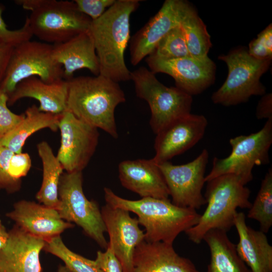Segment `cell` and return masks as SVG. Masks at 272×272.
I'll use <instances>...</instances> for the list:
<instances>
[{"label":"cell","mask_w":272,"mask_h":272,"mask_svg":"<svg viewBox=\"0 0 272 272\" xmlns=\"http://www.w3.org/2000/svg\"><path fill=\"white\" fill-rule=\"evenodd\" d=\"M0 251V272H41L40 253L44 240L32 236L15 225Z\"/></svg>","instance_id":"obj_18"},{"label":"cell","mask_w":272,"mask_h":272,"mask_svg":"<svg viewBox=\"0 0 272 272\" xmlns=\"http://www.w3.org/2000/svg\"><path fill=\"white\" fill-rule=\"evenodd\" d=\"M52 52L54 60L63 67V78L66 81L82 69H88L96 76L99 75V62L88 31L65 42L54 44Z\"/></svg>","instance_id":"obj_22"},{"label":"cell","mask_w":272,"mask_h":272,"mask_svg":"<svg viewBox=\"0 0 272 272\" xmlns=\"http://www.w3.org/2000/svg\"><path fill=\"white\" fill-rule=\"evenodd\" d=\"M209 154L206 149L193 160L182 165L169 161L158 164L172 198V203L184 208L199 209L207 204L202 189Z\"/></svg>","instance_id":"obj_11"},{"label":"cell","mask_w":272,"mask_h":272,"mask_svg":"<svg viewBox=\"0 0 272 272\" xmlns=\"http://www.w3.org/2000/svg\"><path fill=\"white\" fill-rule=\"evenodd\" d=\"M24 114V118L0 140V145L16 154L22 152L26 141L34 132L45 128L56 131L61 113L42 112L33 105Z\"/></svg>","instance_id":"obj_24"},{"label":"cell","mask_w":272,"mask_h":272,"mask_svg":"<svg viewBox=\"0 0 272 272\" xmlns=\"http://www.w3.org/2000/svg\"><path fill=\"white\" fill-rule=\"evenodd\" d=\"M255 115L258 119H272V94L265 93L258 102Z\"/></svg>","instance_id":"obj_38"},{"label":"cell","mask_w":272,"mask_h":272,"mask_svg":"<svg viewBox=\"0 0 272 272\" xmlns=\"http://www.w3.org/2000/svg\"><path fill=\"white\" fill-rule=\"evenodd\" d=\"M140 2L116 0L100 17L91 21L88 29L99 62V75L117 83L130 80L124 52L130 39V17Z\"/></svg>","instance_id":"obj_1"},{"label":"cell","mask_w":272,"mask_h":272,"mask_svg":"<svg viewBox=\"0 0 272 272\" xmlns=\"http://www.w3.org/2000/svg\"><path fill=\"white\" fill-rule=\"evenodd\" d=\"M33 35L54 44L65 42L88 31L91 19L74 1L47 0L27 17Z\"/></svg>","instance_id":"obj_10"},{"label":"cell","mask_w":272,"mask_h":272,"mask_svg":"<svg viewBox=\"0 0 272 272\" xmlns=\"http://www.w3.org/2000/svg\"><path fill=\"white\" fill-rule=\"evenodd\" d=\"M67 81L66 110L117 139L114 111L118 105L125 101L124 93L118 83L100 75L73 77Z\"/></svg>","instance_id":"obj_2"},{"label":"cell","mask_w":272,"mask_h":272,"mask_svg":"<svg viewBox=\"0 0 272 272\" xmlns=\"http://www.w3.org/2000/svg\"><path fill=\"white\" fill-rule=\"evenodd\" d=\"M230 154L225 158L215 157L210 172L205 177L207 182L224 174H233L246 185L253 178L255 166L269 163V151L272 144V119H267L259 131L248 135L231 138Z\"/></svg>","instance_id":"obj_7"},{"label":"cell","mask_w":272,"mask_h":272,"mask_svg":"<svg viewBox=\"0 0 272 272\" xmlns=\"http://www.w3.org/2000/svg\"><path fill=\"white\" fill-rule=\"evenodd\" d=\"M106 232L108 245L119 260L123 272H133L132 257L136 247L145 240V233L138 220L124 209L106 204L101 210Z\"/></svg>","instance_id":"obj_14"},{"label":"cell","mask_w":272,"mask_h":272,"mask_svg":"<svg viewBox=\"0 0 272 272\" xmlns=\"http://www.w3.org/2000/svg\"><path fill=\"white\" fill-rule=\"evenodd\" d=\"M182 0H166L158 13L130 38V62L138 65L150 55L160 40L180 25Z\"/></svg>","instance_id":"obj_17"},{"label":"cell","mask_w":272,"mask_h":272,"mask_svg":"<svg viewBox=\"0 0 272 272\" xmlns=\"http://www.w3.org/2000/svg\"><path fill=\"white\" fill-rule=\"evenodd\" d=\"M4 7L0 4V42L15 47L19 44L30 40L33 36L28 18L20 29L11 30L7 28L2 17Z\"/></svg>","instance_id":"obj_32"},{"label":"cell","mask_w":272,"mask_h":272,"mask_svg":"<svg viewBox=\"0 0 272 272\" xmlns=\"http://www.w3.org/2000/svg\"><path fill=\"white\" fill-rule=\"evenodd\" d=\"M234 226L239 236L236 250L251 272H271L272 246L265 233L248 226L243 212L237 213Z\"/></svg>","instance_id":"obj_23"},{"label":"cell","mask_w":272,"mask_h":272,"mask_svg":"<svg viewBox=\"0 0 272 272\" xmlns=\"http://www.w3.org/2000/svg\"><path fill=\"white\" fill-rule=\"evenodd\" d=\"M6 216L26 233L44 241L74 226L62 219L56 209L26 200L15 203Z\"/></svg>","instance_id":"obj_16"},{"label":"cell","mask_w":272,"mask_h":272,"mask_svg":"<svg viewBox=\"0 0 272 272\" xmlns=\"http://www.w3.org/2000/svg\"><path fill=\"white\" fill-rule=\"evenodd\" d=\"M78 10L92 21L100 17L115 0H75Z\"/></svg>","instance_id":"obj_35"},{"label":"cell","mask_w":272,"mask_h":272,"mask_svg":"<svg viewBox=\"0 0 272 272\" xmlns=\"http://www.w3.org/2000/svg\"><path fill=\"white\" fill-rule=\"evenodd\" d=\"M227 232L212 229L205 235L203 240L211 254L206 272H251L238 255L236 245L229 239Z\"/></svg>","instance_id":"obj_25"},{"label":"cell","mask_w":272,"mask_h":272,"mask_svg":"<svg viewBox=\"0 0 272 272\" xmlns=\"http://www.w3.org/2000/svg\"><path fill=\"white\" fill-rule=\"evenodd\" d=\"M56 209L63 220L74 223L101 248L106 249V232L101 211L95 200L86 197L83 189L82 171L62 174L58 185Z\"/></svg>","instance_id":"obj_8"},{"label":"cell","mask_w":272,"mask_h":272,"mask_svg":"<svg viewBox=\"0 0 272 272\" xmlns=\"http://www.w3.org/2000/svg\"><path fill=\"white\" fill-rule=\"evenodd\" d=\"M137 96L148 103L151 112L150 124L157 134L169 123L190 113L192 96L176 87H167L155 75L142 66L131 72Z\"/></svg>","instance_id":"obj_6"},{"label":"cell","mask_w":272,"mask_h":272,"mask_svg":"<svg viewBox=\"0 0 272 272\" xmlns=\"http://www.w3.org/2000/svg\"><path fill=\"white\" fill-rule=\"evenodd\" d=\"M58 129L61 140L57 159L66 172L82 171L96 150L98 128L66 110L61 113Z\"/></svg>","instance_id":"obj_12"},{"label":"cell","mask_w":272,"mask_h":272,"mask_svg":"<svg viewBox=\"0 0 272 272\" xmlns=\"http://www.w3.org/2000/svg\"><path fill=\"white\" fill-rule=\"evenodd\" d=\"M95 261L103 272H123L119 260L108 245L104 252L97 251Z\"/></svg>","instance_id":"obj_37"},{"label":"cell","mask_w":272,"mask_h":272,"mask_svg":"<svg viewBox=\"0 0 272 272\" xmlns=\"http://www.w3.org/2000/svg\"><path fill=\"white\" fill-rule=\"evenodd\" d=\"M218 59L226 63L228 74L224 84L212 95L214 104L236 105L246 102L252 96L265 94L266 88L260 78L268 69L271 60L256 59L243 47L220 55Z\"/></svg>","instance_id":"obj_5"},{"label":"cell","mask_w":272,"mask_h":272,"mask_svg":"<svg viewBox=\"0 0 272 272\" xmlns=\"http://www.w3.org/2000/svg\"><path fill=\"white\" fill-rule=\"evenodd\" d=\"M106 204L134 213L145 229V240L173 244L182 232L195 225L200 218L195 210L177 207L169 199L152 197L129 200L104 187Z\"/></svg>","instance_id":"obj_3"},{"label":"cell","mask_w":272,"mask_h":272,"mask_svg":"<svg viewBox=\"0 0 272 272\" xmlns=\"http://www.w3.org/2000/svg\"><path fill=\"white\" fill-rule=\"evenodd\" d=\"M9 232L0 220V251L6 245L9 238Z\"/></svg>","instance_id":"obj_41"},{"label":"cell","mask_w":272,"mask_h":272,"mask_svg":"<svg viewBox=\"0 0 272 272\" xmlns=\"http://www.w3.org/2000/svg\"><path fill=\"white\" fill-rule=\"evenodd\" d=\"M14 154L0 145V190H5L9 193L18 191L21 187V180L13 178L9 173V162Z\"/></svg>","instance_id":"obj_33"},{"label":"cell","mask_w":272,"mask_h":272,"mask_svg":"<svg viewBox=\"0 0 272 272\" xmlns=\"http://www.w3.org/2000/svg\"><path fill=\"white\" fill-rule=\"evenodd\" d=\"M13 48L0 42V84L4 77Z\"/></svg>","instance_id":"obj_39"},{"label":"cell","mask_w":272,"mask_h":272,"mask_svg":"<svg viewBox=\"0 0 272 272\" xmlns=\"http://www.w3.org/2000/svg\"><path fill=\"white\" fill-rule=\"evenodd\" d=\"M37 148L42 161L43 174L41 186L36 198L42 205L56 210L59 203V182L63 169L47 142H41Z\"/></svg>","instance_id":"obj_26"},{"label":"cell","mask_w":272,"mask_h":272,"mask_svg":"<svg viewBox=\"0 0 272 272\" xmlns=\"http://www.w3.org/2000/svg\"><path fill=\"white\" fill-rule=\"evenodd\" d=\"M247 217L260 225V230L267 233L272 226V169L270 168L261 181L256 198L249 209Z\"/></svg>","instance_id":"obj_28"},{"label":"cell","mask_w":272,"mask_h":272,"mask_svg":"<svg viewBox=\"0 0 272 272\" xmlns=\"http://www.w3.org/2000/svg\"><path fill=\"white\" fill-rule=\"evenodd\" d=\"M182 28L190 56L204 58L212 46L207 27L196 11L187 2L182 1L180 13Z\"/></svg>","instance_id":"obj_27"},{"label":"cell","mask_w":272,"mask_h":272,"mask_svg":"<svg viewBox=\"0 0 272 272\" xmlns=\"http://www.w3.org/2000/svg\"><path fill=\"white\" fill-rule=\"evenodd\" d=\"M31 167V160L26 153H14L9 162V173L11 176L17 180L25 176Z\"/></svg>","instance_id":"obj_36"},{"label":"cell","mask_w":272,"mask_h":272,"mask_svg":"<svg viewBox=\"0 0 272 272\" xmlns=\"http://www.w3.org/2000/svg\"><path fill=\"white\" fill-rule=\"evenodd\" d=\"M58 272H72L65 265H60L58 268Z\"/></svg>","instance_id":"obj_42"},{"label":"cell","mask_w":272,"mask_h":272,"mask_svg":"<svg viewBox=\"0 0 272 272\" xmlns=\"http://www.w3.org/2000/svg\"><path fill=\"white\" fill-rule=\"evenodd\" d=\"M47 0H18L15 3L31 12L43 6Z\"/></svg>","instance_id":"obj_40"},{"label":"cell","mask_w":272,"mask_h":272,"mask_svg":"<svg viewBox=\"0 0 272 272\" xmlns=\"http://www.w3.org/2000/svg\"><path fill=\"white\" fill-rule=\"evenodd\" d=\"M146 62L153 73H161L171 76L176 87L191 96L200 94L215 81L216 65L208 56L163 59L148 55Z\"/></svg>","instance_id":"obj_13"},{"label":"cell","mask_w":272,"mask_h":272,"mask_svg":"<svg viewBox=\"0 0 272 272\" xmlns=\"http://www.w3.org/2000/svg\"><path fill=\"white\" fill-rule=\"evenodd\" d=\"M163 59H173L190 56L184 33L179 26L169 31L149 55Z\"/></svg>","instance_id":"obj_30"},{"label":"cell","mask_w":272,"mask_h":272,"mask_svg":"<svg viewBox=\"0 0 272 272\" xmlns=\"http://www.w3.org/2000/svg\"><path fill=\"white\" fill-rule=\"evenodd\" d=\"M205 194L207 207L197 223L184 232L192 242L199 244L212 229L228 232L234 226L237 209H249L250 190L233 174H224L208 181Z\"/></svg>","instance_id":"obj_4"},{"label":"cell","mask_w":272,"mask_h":272,"mask_svg":"<svg viewBox=\"0 0 272 272\" xmlns=\"http://www.w3.org/2000/svg\"><path fill=\"white\" fill-rule=\"evenodd\" d=\"M133 272H199L188 258L180 256L173 244L147 242L135 248Z\"/></svg>","instance_id":"obj_20"},{"label":"cell","mask_w":272,"mask_h":272,"mask_svg":"<svg viewBox=\"0 0 272 272\" xmlns=\"http://www.w3.org/2000/svg\"><path fill=\"white\" fill-rule=\"evenodd\" d=\"M68 83L61 79L46 83L33 76L19 82L13 92L8 96V105H12L23 98H31L40 103V111L61 114L67 109Z\"/></svg>","instance_id":"obj_21"},{"label":"cell","mask_w":272,"mask_h":272,"mask_svg":"<svg viewBox=\"0 0 272 272\" xmlns=\"http://www.w3.org/2000/svg\"><path fill=\"white\" fill-rule=\"evenodd\" d=\"M207 125L205 116L191 113L169 123L156 134L153 160L159 164L190 149L202 139Z\"/></svg>","instance_id":"obj_15"},{"label":"cell","mask_w":272,"mask_h":272,"mask_svg":"<svg viewBox=\"0 0 272 272\" xmlns=\"http://www.w3.org/2000/svg\"><path fill=\"white\" fill-rule=\"evenodd\" d=\"M8 95L0 90V140L13 129L25 117V114H17L8 107Z\"/></svg>","instance_id":"obj_34"},{"label":"cell","mask_w":272,"mask_h":272,"mask_svg":"<svg viewBox=\"0 0 272 272\" xmlns=\"http://www.w3.org/2000/svg\"><path fill=\"white\" fill-rule=\"evenodd\" d=\"M45 242L43 249L62 260L72 272H103L95 260L85 258L68 248L60 236Z\"/></svg>","instance_id":"obj_29"},{"label":"cell","mask_w":272,"mask_h":272,"mask_svg":"<svg viewBox=\"0 0 272 272\" xmlns=\"http://www.w3.org/2000/svg\"><path fill=\"white\" fill-rule=\"evenodd\" d=\"M52 50L53 45L30 40L14 47L0 90L8 96L19 82L33 76L46 83L63 79V69Z\"/></svg>","instance_id":"obj_9"},{"label":"cell","mask_w":272,"mask_h":272,"mask_svg":"<svg viewBox=\"0 0 272 272\" xmlns=\"http://www.w3.org/2000/svg\"><path fill=\"white\" fill-rule=\"evenodd\" d=\"M248 52L251 56L257 59H272L271 23L249 43Z\"/></svg>","instance_id":"obj_31"},{"label":"cell","mask_w":272,"mask_h":272,"mask_svg":"<svg viewBox=\"0 0 272 272\" xmlns=\"http://www.w3.org/2000/svg\"><path fill=\"white\" fill-rule=\"evenodd\" d=\"M118 172L121 185L142 198L169 199L166 183L153 159L123 161L118 165Z\"/></svg>","instance_id":"obj_19"}]
</instances>
